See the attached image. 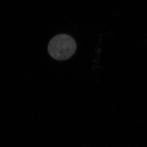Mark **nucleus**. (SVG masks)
Instances as JSON below:
<instances>
[{
  "instance_id": "obj_1",
  "label": "nucleus",
  "mask_w": 147,
  "mask_h": 147,
  "mask_svg": "<svg viewBox=\"0 0 147 147\" xmlns=\"http://www.w3.org/2000/svg\"><path fill=\"white\" fill-rule=\"evenodd\" d=\"M76 44L75 40L69 35L60 34L50 40L48 51L51 57L58 61H64L72 57L75 53Z\"/></svg>"
}]
</instances>
